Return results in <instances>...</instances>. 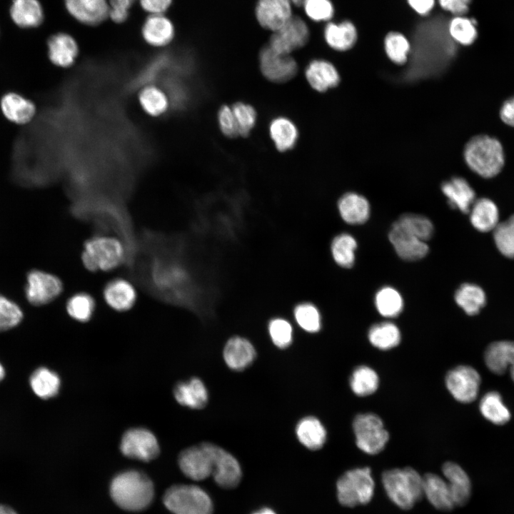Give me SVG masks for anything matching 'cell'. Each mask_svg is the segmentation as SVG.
Returning a JSON list of instances; mask_svg holds the SVG:
<instances>
[{
    "label": "cell",
    "instance_id": "f546056e",
    "mask_svg": "<svg viewBox=\"0 0 514 514\" xmlns=\"http://www.w3.org/2000/svg\"><path fill=\"white\" fill-rule=\"evenodd\" d=\"M10 14L13 21L22 28L38 26L44 19L43 9L38 0H13Z\"/></svg>",
    "mask_w": 514,
    "mask_h": 514
},
{
    "label": "cell",
    "instance_id": "db71d44e",
    "mask_svg": "<svg viewBox=\"0 0 514 514\" xmlns=\"http://www.w3.org/2000/svg\"><path fill=\"white\" fill-rule=\"evenodd\" d=\"M218 119L220 128L228 137H236L239 135L237 123L232 108L222 106L218 111Z\"/></svg>",
    "mask_w": 514,
    "mask_h": 514
},
{
    "label": "cell",
    "instance_id": "f1b7e54d",
    "mask_svg": "<svg viewBox=\"0 0 514 514\" xmlns=\"http://www.w3.org/2000/svg\"><path fill=\"white\" fill-rule=\"evenodd\" d=\"M173 395L179 404L193 409L204 408L208 401L206 388L198 378L177 383Z\"/></svg>",
    "mask_w": 514,
    "mask_h": 514
},
{
    "label": "cell",
    "instance_id": "ba28073f",
    "mask_svg": "<svg viewBox=\"0 0 514 514\" xmlns=\"http://www.w3.org/2000/svg\"><path fill=\"white\" fill-rule=\"evenodd\" d=\"M445 381L447 389L457 401L469 403L478 395L481 378L474 368L460 365L447 373Z\"/></svg>",
    "mask_w": 514,
    "mask_h": 514
},
{
    "label": "cell",
    "instance_id": "d590c367",
    "mask_svg": "<svg viewBox=\"0 0 514 514\" xmlns=\"http://www.w3.org/2000/svg\"><path fill=\"white\" fill-rule=\"evenodd\" d=\"M479 409L481 415L486 420L497 425L507 423L511 418L509 409L497 391L486 393L480 399Z\"/></svg>",
    "mask_w": 514,
    "mask_h": 514
},
{
    "label": "cell",
    "instance_id": "6125c7cd",
    "mask_svg": "<svg viewBox=\"0 0 514 514\" xmlns=\"http://www.w3.org/2000/svg\"><path fill=\"white\" fill-rule=\"evenodd\" d=\"M253 514H276L273 510L268 508H263Z\"/></svg>",
    "mask_w": 514,
    "mask_h": 514
},
{
    "label": "cell",
    "instance_id": "e7e4bbea",
    "mask_svg": "<svg viewBox=\"0 0 514 514\" xmlns=\"http://www.w3.org/2000/svg\"><path fill=\"white\" fill-rule=\"evenodd\" d=\"M292 3L296 6H301L303 0H291Z\"/></svg>",
    "mask_w": 514,
    "mask_h": 514
},
{
    "label": "cell",
    "instance_id": "91938a15",
    "mask_svg": "<svg viewBox=\"0 0 514 514\" xmlns=\"http://www.w3.org/2000/svg\"><path fill=\"white\" fill-rule=\"evenodd\" d=\"M410 6L419 14L427 15L432 10L435 0H408Z\"/></svg>",
    "mask_w": 514,
    "mask_h": 514
},
{
    "label": "cell",
    "instance_id": "44dd1931",
    "mask_svg": "<svg viewBox=\"0 0 514 514\" xmlns=\"http://www.w3.org/2000/svg\"><path fill=\"white\" fill-rule=\"evenodd\" d=\"M0 108L7 120L17 124L29 122L36 114L34 104L15 92H9L1 97Z\"/></svg>",
    "mask_w": 514,
    "mask_h": 514
},
{
    "label": "cell",
    "instance_id": "f6af8a7d",
    "mask_svg": "<svg viewBox=\"0 0 514 514\" xmlns=\"http://www.w3.org/2000/svg\"><path fill=\"white\" fill-rule=\"evenodd\" d=\"M95 301L89 293L81 292L71 296L66 303V311L74 320L86 322L91 318Z\"/></svg>",
    "mask_w": 514,
    "mask_h": 514
},
{
    "label": "cell",
    "instance_id": "1f68e13d",
    "mask_svg": "<svg viewBox=\"0 0 514 514\" xmlns=\"http://www.w3.org/2000/svg\"><path fill=\"white\" fill-rule=\"evenodd\" d=\"M138 101L144 113L152 117L164 115L170 104L166 93L154 84L146 85L141 89Z\"/></svg>",
    "mask_w": 514,
    "mask_h": 514
},
{
    "label": "cell",
    "instance_id": "680465c9",
    "mask_svg": "<svg viewBox=\"0 0 514 514\" xmlns=\"http://www.w3.org/2000/svg\"><path fill=\"white\" fill-rule=\"evenodd\" d=\"M499 115L505 124L514 128V96L503 103L500 108Z\"/></svg>",
    "mask_w": 514,
    "mask_h": 514
},
{
    "label": "cell",
    "instance_id": "8d00e7d4",
    "mask_svg": "<svg viewBox=\"0 0 514 514\" xmlns=\"http://www.w3.org/2000/svg\"><path fill=\"white\" fill-rule=\"evenodd\" d=\"M270 136L276 148L280 151L291 149L298 139V130L295 124L286 117L273 119L269 126Z\"/></svg>",
    "mask_w": 514,
    "mask_h": 514
},
{
    "label": "cell",
    "instance_id": "ffe728a7",
    "mask_svg": "<svg viewBox=\"0 0 514 514\" xmlns=\"http://www.w3.org/2000/svg\"><path fill=\"white\" fill-rule=\"evenodd\" d=\"M455 505H463L470 499L472 485L468 473L458 464L448 461L442 466Z\"/></svg>",
    "mask_w": 514,
    "mask_h": 514
},
{
    "label": "cell",
    "instance_id": "ab89813d",
    "mask_svg": "<svg viewBox=\"0 0 514 514\" xmlns=\"http://www.w3.org/2000/svg\"><path fill=\"white\" fill-rule=\"evenodd\" d=\"M349 382L352 391L356 395L363 397L371 395L377 390L379 378L373 368L363 365L354 369Z\"/></svg>",
    "mask_w": 514,
    "mask_h": 514
},
{
    "label": "cell",
    "instance_id": "d6986e66",
    "mask_svg": "<svg viewBox=\"0 0 514 514\" xmlns=\"http://www.w3.org/2000/svg\"><path fill=\"white\" fill-rule=\"evenodd\" d=\"M48 56L51 62L59 68L71 66L79 54V46L69 34L58 33L48 41Z\"/></svg>",
    "mask_w": 514,
    "mask_h": 514
},
{
    "label": "cell",
    "instance_id": "277c9868",
    "mask_svg": "<svg viewBox=\"0 0 514 514\" xmlns=\"http://www.w3.org/2000/svg\"><path fill=\"white\" fill-rule=\"evenodd\" d=\"M338 502L353 508L371 502L375 491V482L368 467L356 468L345 472L336 483Z\"/></svg>",
    "mask_w": 514,
    "mask_h": 514
},
{
    "label": "cell",
    "instance_id": "8fae6325",
    "mask_svg": "<svg viewBox=\"0 0 514 514\" xmlns=\"http://www.w3.org/2000/svg\"><path fill=\"white\" fill-rule=\"evenodd\" d=\"M308 39L309 29L306 22L293 16L281 28L273 32L268 46L279 54L290 55L305 46Z\"/></svg>",
    "mask_w": 514,
    "mask_h": 514
},
{
    "label": "cell",
    "instance_id": "e575fe53",
    "mask_svg": "<svg viewBox=\"0 0 514 514\" xmlns=\"http://www.w3.org/2000/svg\"><path fill=\"white\" fill-rule=\"evenodd\" d=\"M29 385L36 395L47 400L58 394L61 381L56 372L46 367H40L31 375Z\"/></svg>",
    "mask_w": 514,
    "mask_h": 514
},
{
    "label": "cell",
    "instance_id": "f35d334b",
    "mask_svg": "<svg viewBox=\"0 0 514 514\" xmlns=\"http://www.w3.org/2000/svg\"><path fill=\"white\" fill-rule=\"evenodd\" d=\"M455 301L468 315L474 316L484 306L485 295L478 286L464 283L456 291Z\"/></svg>",
    "mask_w": 514,
    "mask_h": 514
},
{
    "label": "cell",
    "instance_id": "f5cc1de1",
    "mask_svg": "<svg viewBox=\"0 0 514 514\" xmlns=\"http://www.w3.org/2000/svg\"><path fill=\"white\" fill-rule=\"evenodd\" d=\"M306 15L313 21H324L332 18L334 10L330 0H303Z\"/></svg>",
    "mask_w": 514,
    "mask_h": 514
},
{
    "label": "cell",
    "instance_id": "d6a6232c",
    "mask_svg": "<svg viewBox=\"0 0 514 514\" xmlns=\"http://www.w3.org/2000/svg\"><path fill=\"white\" fill-rule=\"evenodd\" d=\"M470 212L472 225L481 232L493 230L498 224V210L490 199L482 198L475 201Z\"/></svg>",
    "mask_w": 514,
    "mask_h": 514
},
{
    "label": "cell",
    "instance_id": "681fc988",
    "mask_svg": "<svg viewBox=\"0 0 514 514\" xmlns=\"http://www.w3.org/2000/svg\"><path fill=\"white\" fill-rule=\"evenodd\" d=\"M22 318L21 308L15 302L0 294V332L16 327Z\"/></svg>",
    "mask_w": 514,
    "mask_h": 514
},
{
    "label": "cell",
    "instance_id": "60d3db41",
    "mask_svg": "<svg viewBox=\"0 0 514 514\" xmlns=\"http://www.w3.org/2000/svg\"><path fill=\"white\" fill-rule=\"evenodd\" d=\"M393 223L425 242L433 234L434 228L432 222L428 218L421 215L405 213L400 216Z\"/></svg>",
    "mask_w": 514,
    "mask_h": 514
},
{
    "label": "cell",
    "instance_id": "7402d4cb",
    "mask_svg": "<svg viewBox=\"0 0 514 514\" xmlns=\"http://www.w3.org/2000/svg\"><path fill=\"white\" fill-rule=\"evenodd\" d=\"M103 295L106 303L118 311L130 309L136 300V292L132 284L120 278L109 281Z\"/></svg>",
    "mask_w": 514,
    "mask_h": 514
},
{
    "label": "cell",
    "instance_id": "9c48e42d",
    "mask_svg": "<svg viewBox=\"0 0 514 514\" xmlns=\"http://www.w3.org/2000/svg\"><path fill=\"white\" fill-rule=\"evenodd\" d=\"M62 289V282L55 275L40 270H32L27 275L25 294L28 301L34 306L51 302Z\"/></svg>",
    "mask_w": 514,
    "mask_h": 514
},
{
    "label": "cell",
    "instance_id": "6f0895ef",
    "mask_svg": "<svg viewBox=\"0 0 514 514\" xmlns=\"http://www.w3.org/2000/svg\"><path fill=\"white\" fill-rule=\"evenodd\" d=\"M141 7L151 14H163L172 0H139Z\"/></svg>",
    "mask_w": 514,
    "mask_h": 514
},
{
    "label": "cell",
    "instance_id": "4dcf8cb0",
    "mask_svg": "<svg viewBox=\"0 0 514 514\" xmlns=\"http://www.w3.org/2000/svg\"><path fill=\"white\" fill-rule=\"evenodd\" d=\"M296 432L301 443L312 450L321 448L326 440V430L324 426L313 416L301 419L296 425Z\"/></svg>",
    "mask_w": 514,
    "mask_h": 514
},
{
    "label": "cell",
    "instance_id": "30bf717a",
    "mask_svg": "<svg viewBox=\"0 0 514 514\" xmlns=\"http://www.w3.org/2000/svg\"><path fill=\"white\" fill-rule=\"evenodd\" d=\"M120 449L125 456L146 462L153 460L160 451L156 436L143 428L127 430L121 438Z\"/></svg>",
    "mask_w": 514,
    "mask_h": 514
},
{
    "label": "cell",
    "instance_id": "cb8c5ba5",
    "mask_svg": "<svg viewBox=\"0 0 514 514\" xmlns=\"http://www.w3.org/2000/svg\"><path fill=\"white\" fill-rule=\"evenodd\" d=\"M423 496L436 509L450 510L455 505L453 503L447 481L435 473H426L423 477Z\"/></svg>",
    "mask_w": 514,
    "mask_h": 514
},
{
    "label": "cell",
    "instance_id": "94428289",
    "mask_svg": "<svg viewBox=\"0 0 514 514\" xmlns=\"http://www.w3.org/2000/svg\"><path fill=\"white\" fill-rule=\"evenodd\" d=\"M0 514H17V513L7 505H0Z\"/></svg>",
    "mask_w": 514,
    "mask_h": 514
},
{
    "label": "cell",
    "instance_id": "e0dca14e",
    "mask_svg": "<svg viewBox=\"0 0 514 514\" xmlns=\"http://www.w3.org/2000/svg\"><path fill=\"white\" fill-rule=\"evenodd\" d=\"M389 241L398 256L405 261H417L425 257L429 250L425 241L405 231L393 223L388 233Z\"/></svg>",
    "mask_w": 514,
    "mask_h": 514
},
{
    "label": "cell",
    "instance_id": "d4e9b609",
    "mask_svg": "<svg viewBox=\"0 0 514 514\" xmlns=\"http://www.w3.org/2000/svg\"><path fill=\"white\" fill-rule=\"evenodd\" d=\"M256 351L253 345L246 338L234 336L226 343L223 349V358L226 365L235 371L247 368L253 361Z\"/></svg>",
    "mask_w": 514,
    "mask_h": 514
},
{
    "label": "cell",
    "instance_id": "7bdbcfd3",
    "mask_svg": "<svg viewBox=\"0 0 514 514\" xmlns=\"http://www.w3.org/2000/svg\"><path fill=\"white\" fill-rule=\"evenodd\" d=\"M356 239L348 233L336 236L331 243V253L336 263L343 268H351L355 262Z\"/></svg>",
    "mask_w": 514,
    "mask_h": 514
},
{
    "label": "cell",
    "instance_id": "ee69618b",
    "mask_svg": "<svg viewBox=\"0 0 514 514\" xmlns=\"http://www.w3.org/2000/svg\"><path fill=\"white\" fill-rule=\"evenodd\" d=\"M475 24L473 19L458 16L448 23V31L453 40L468 46L475 41L478 36Z\"/></svg>",
    "mask_w": 514,
    "mask_h": 514
},
{
    "label": "cell",
    "instance_id": "5bb4252c",
    "mask_svg": "<svg viewBox=\"0 0 514 514\" xmlns=\"http://www.w3.org/2000/svg\"><path fill=\"white\" fill-rule=\"evenodd\" d=\"M213 460V473L216 483L222 488H232L241 479V469L237 460L228 452L212 443H208Z\"/></svg>",
    "mask_w": 514,
    "mask_h": 514
},
{
    "label": "cell",
    "instance_id": "4316f807",
    "mask_svg": "<svg viewBox=\"0 0 514 514\" xmlns=\"http://www.w3.org/2000/svg\"><path fill=\"white\" fill-rule=\"evenodd\" d=\"M305 75L311 87L321 92L335 87L340 81L336 67L322 59L311 61L306 69Z\"/></svg>",
    "mask_w": 514,
    "mask_h": 514
},
{
    "label": "cell",
    "instance_id": "2e32d148",
    "mask_svg": "<svg viewBox=\"0 0 514 514\" xmlns=\"http://www.w3.org/2000/svg\"><path fill=\"white\" fill-rule=\"evenodd\" d=\"M484 361L489 371L495 375H503L509 370L514 382V341L491 343L485 348Z\"/></svg>",
    "mask_w": 514,
    "mask_h": 514
},
{
    "label": "cell",
    "instance_id": "8992f818",
    "mask_svg": "<svg viewBox=\"0 0 514 514\" xmlns=\"http://www.w3.org/2000/svg\"><path fill=\"white\" fill-rule=\"evenodd\" d=\"M166 508L174 514H212L213 503L203 489L193 485H177L163 496Z\"/></svg>",
    "mask_w": 514,
    "mask_h": 514
},
{
    "label": "cell",
    "instance_id": "3957f363",
    "mask_svg": "<svg viewBox=\"0 0 514 514\" xmlns=\"http://www.w3.org/2000/svg\"><path fill=\"white\" fill-rule=\"evenodd\" d=\"M381 481L389 499L403 510L412 508L423 496V477L413 468L386 470Z\"/></svg>",
    "mask_w": 514,
    "mask_h": 514
},
{
    "label": "cell",
    "instance_id": "be15d7a7",
    "mask_svg": "<svg viewBox=\"0 0 514 514\" xmlns=\"http://www.w3.org/2000/svg\"><path fill=\"white\" fill-rule=\"evenodd\" d=\"M5 376V369L3 365L0 363V381L3 380Z\"/></svg>",
    "mask_w": 514,
    "mask_h": 514
},
{
    "label": "cell",
    "instance_id": "74e56055",
    "mask_svg": "<svg viewBox=\"0 0 514 514\" xmlns=\"http://www.w3.org/2000/svg\"><path fill=\"white\" fill-rule=\"evenodd\" d=\"M370 343L380 350H389L399 345L401 334L398 326L388 321L373 325L368 333Z\"/></svg>",
    "mask_w": 514,
    "mask_h": 514
},
{
    "label": "cell",
    "instance_id": "11a10c76",
    "mask_svg": "<svg viewBox=\"0 0 514 514\" xmlns=\"http://www.w3.org/2000/svg\"><path fill=\"white\" fill-rule=\"evenodd\" d=\"M135 0H109V16L116 23H122L128 17V10Z\"/></svg>",
    "mask_w": 514,
    "mask_h": 514
},
{
    "label": "cell",
    "instance_id": "816d5d0a",
    "mask_svg": "<svg viewBox=\"0 0 514 514\" xmlns=\"http://www.w3.org/2000/svg\"><path fill=\"white\" fill-rule=\"evenodd\" d=\"M269 334L273 343L278 348H285L292 341V327L284 319L275 318L268 325Z\"/></svg>",
    "mask_w": 514,
    "mask_h": 514
},
{
    "label": "cell",
    "instance_id": "836d02e7",
    "mask_svg": "<svg viewBox=\"0 0 514 514\" xmlns=\"http://www.w3.org/2000/svg\"><path fill=\"white\" fill-rule=\"evenodd\" d=\"M324 36L327 44L333 49L346 51L356 43L357 32L354 25L348 21L338 24L331 22L325 27Z\"/></svg>",
    "mask_w": 514,
    "mask_h": 514
},
{
    "label": "cell",
    "instance_id": "7c38bea8",
    "mask_svg": "<svg viewBox=\"0 0 514 514\" xmlns=\"http://www.w3.org/2000/svg\"><path fill=\"white\" fill-rule=\"evenodd\" d=\"M178 465L183 474L194 480H202L212 475L213 460L208 442L181 451Z\"/></svg>",
    "mask_w": 514,
    "mask_h": 514
},
{
    "label": "cell",
    "instance_id": "7a4b0ae2",
    "mask_svg": "<svg viewBox=\"0 0 514 514\" xmlns=\"http://www.w3.org/2000/svg\"><path fill=\"white\" fill-rule=\"evenodd\" d=\"M463 157L470 170L485 178L497 176L505 161L501 142L486 134L470 138L464 148Z\"/></svg>",
    "mask_w": 514,
    "mask_h": 514
},
{
    "label": "cell",
    "instance_id": "c3c4849f",
    "mask_svg": "<svg viewBox=\"0 0 514 514\" xmlns=\"http://www.w3.org/2000/svg\"><path fill=\"white\" fill-rule=\"evenodd\" d=\"M298 324L306 331L318 332L321 329V315L317 308L309 303L298 304L294 309Z\"/></svg>",
    "mask_w": 514,
    "mask_h": 514
},
{
    "label": "cell",
    "instance_id": "ac0fdd59",
    "mask_svg": "<svg viewBox=\"0 0 514 514\" xmlns=\"http://www.w3.org/2000/svg\"><path fill=\"white\" fill-rule=\"evenodd\" d=\"M65 6L79 21L88 25H97L109 16L108 0H64Z\"/></svg>",
    "mask_w": 514,
    "mask_h": 514
},
{
    "label": "cell",
    "instance_id": "7dc6e473",
    "mask_svg": "<svg viewBox=\"0 0 514 514\" xmlns=\"http://www.w3.org/2000/svg\"><path fill=\"white\" fill-rule=\"evenodd\" d=\"M384 46L388 58L393 62L403 64L407 61L410 45L402 34L398 32L388 34L385 39Z\"/></svg>",
    "mask_w": 514,
    "mask_h": 514
},
{
    "label": "cell",
    "instance_id": "bcb514c9",
    "mask_svg": "<svg viewBox=\"0 0 514 514\" xmlns=\"http://www.w3.org/2000/svg\"><path fill=\"white\" fill-rule=\"evenodd\" d=\"M495 245L502 254L514 258V215L493 229Z\"/></svg>",
    "mask_w": 514,
    "mask_h": 514
},
{
    "label": "cell",
    "instance_id": "484cf974",
    "mask_svg": "<svg viewBox=\"0 0 514 514\" xmlns=\"http://www.w3.org/2000/svg\"><path fill=\"white\" fill-rule=\"evenodd\" d=\"M142 35L149 45L165 46L172 41L174 28L171 21L163 14H151L143 25Z\"/></svg>",
    "mask_w": 514,
    "mask_h": 514
},
{
    "label": "cell",
    "instance_id": "6da1fadb",
    "mask_svg": "<svg viewBox=\"0 0 514 514\" xmlns=\"http://www.w3.org/2000/svg\"><path fill=\"white\" fill-rule=\"evenodd\" d=\"M110 493L120 508L139 511L151 503L154 490L152 482L145 474L137 470H127L113 479Z\"/></svg>",
    "mask_w": 514,
    "mask_h": 514
},
{
    "label": "cell",
    "instance_id": "603a6c76",
    "mask_svg": "<svg viewBox=\"0 0 514 514\" xmlns=\"http://www.w3.org/2000/svg\"><path fill=\"white\" fill-rule=\"evenodd\" d=\"M450 206L463 213H469L475 202V193L468 182L462 177H453L441 186Z\"/></svg>",
    "mask_w": 514,
    "mask_h": 514
},
{
    "label": "cell",
    "instance_id": "5b68a950",
    "mask_svg": "<svg viewBox=\"0 0 514 514\" xmlns=\"http://www.w3.org/2000/svg\"><path fill=\"white\" fill-rule=\"evenodd\" d=\"M124 252L119 239L98 236L85 242L81 260L86 268L91 271H108L120 265L124 260Z\"/></svg>",
    "mask_w": 514,
    "mask_h": 514
},
{
    "label": "cell",
    "instance_id": "83f0119b",
    "mask_svg": "<svg viewBox=\"0 0 514 514\" xmlns=\"http://www.w3.org/2000/svg\"><path fill=\"white\" fill-rule=\"evenodd\" d=\"M338 208L342 219L348 224L365 223L370 216V204L363 196L353 192L343 195Z\"/></svg>",
    "mask_w": 514,
    "mask_h": 514
},
{
    "label": "cell",
    "instance_id": "b9f144b4",
    "mask_svg": "<svg viewBox=\"0 0 514 514\" xmlns=\"http://www.w3.org/2000/svg\"><path fill=\"white\" fill-rule=\"evenodd\" d=\"M375 305L378 313L386 318L398 316L403 308L400 293L390 286L381 288L376 294Z\"/></svg>",
    "mask_w": 514,
    "mask_h": 514
},
{
    "label": "cell",
    "instance_id": "52a82bcc",
    "mask_svg": "<svg viewBox=\"0 0 514 514\" xmlns=\"http://www.w3.org/2000/svg\"><path fill=\"white\" fill-rule=\"evenodd\" d=\"M353 429L357 447L368 455L381 452L389 439L383 420L375 413L357 415L353 421Z\"/></svg>",
    "mask_w": 514,
    "mask_h": 514
},
{
    "label": "cell",
    "instance_id": "9a60e30c",
    "mask_svg": "<svg viewBox=\"0 0 514 514\" xmlns=\"http://www.w3.org/2000/svg\"><path fill=\"white\" fill-rule=\"evenodd\" d=\"M291 0H258L256 16L264 29L274 32L293 16Z\"/></svg>",
    "mask_w": 514,
    "mask_h": 514
},
{
    "label": "cell",
    "instance_id": "9f6ffc18",
    "mask_svg": "<svg viewBox=\"0 0 514 514\" xmlns=\"http://www.w3.org/2000/svg\"><path fill=\"white\" fill-rule=\"evenodd\" d=\"M445 11L460 16L466 13L471 0H438Z\"/></svg>",
    "mask_w": 514,
    "mask_h": 514
},
{
    "label": "cell",
    "instance_id": "4fadbf2b",
    "mask_svg": "<svg viewBox=\"0 0 514 514\" xmlns=\"http://www.w3.org/2000/svg\"><path fill=\"white\" fill-rule=\"evenodd\" d=\"M259 64L263 75L276 83L291 79L298 71L297 63L290 55L279 54L268 45L260 51Z\"/></svg>",
    "mask_w": 514,
    "mask_h": 514
},
{
    "label": "cell",
    "instance_id": "f907efd6",
    "mask_svg": "<svg viewBox=\"0 0 514 514\" xmlns=\"http://www.w3.org/2000/svg\"><path fill=\"white\" fill-rule=\"evenodd\" d=\"M232 110L237 123L239 135L247 136L256 121V112L250 105L238 102L235 104Z\"/></svg>",
    "mask_w": 514,
    "mask_h": 514
}]
</instances>
